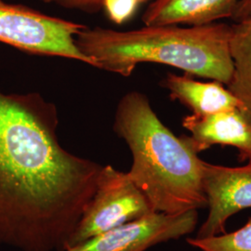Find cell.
Segmentation results:
<instances>
[{
	"label": "cell",
	"mask_w": 251,
	"mask_h": 251,
	"mask_svg": "<svg viewBox=\"0 0 251 251\" xmlns=\"http://www.w3.org/2000/svg\"><path fill=\"white\" fill-rule=\"evenodd\" d=\"M39 93L0 90V249L63 251L102 167L65 150Z\"/></svg>",
	"instance_id": "cell-1"
},
{
	"label": "cell",
	"mask_w": 251,
	"mask_h": 251,
	"mask_svg": "<svg viewBox=\"0 0 251 251\" xmlns=\"http://www.w3.org/2000/svg\"><path fill=\"white\" fill-rule=\"evenodd\" d=\"M114 130L132 154L129 179L154 212L179 214L206 206L203 163L189 136L177 137L139 91L125 94L117 105Z\"/></svg>",
	"instance_id": "cell-2"
},
{
	"label": "cell",
	"mask_w": 251,
	"mask_h": 251,
	"mask_svg": "<svg viewBox=\"0 0 251 251\" xmlns=\"http://www.w3.org/2000/svg\"><path fill=\"white\" fill-rule=\"evenodd\" d=\"M232 25L144 26L131 31L86 27L75 36L90 65L128 76L140 63L166 64L227 85L233 75L229 52Z\"/></svg>",
	"instance_id": "cell-3"
},
{
	"label": "cell",
	"mask_w": 251,
	"mask_h": 251,
	"mask_svg": "<svg viewBox=\"0 0 251 251\" xmlns=\"http://www.w3.org/2000/svg\"><path fill=\"white\" fill-rule=\"evenodd\" d=\"M86 27L0 0V42L25 52L63 57L90 65L75 43V36Z\"/></svg>",
	"instance_id": "cell-4"
},
{
	"label": "cell",
	"mask_w": 251,
	"mask_h": 251,
	"mask_svg": "<svg viewBox=\"0 0 251 251\" xmlns=\"http://www.w3.org/2000/svg\"><path fill=\"white\" fill-rule=\"evenodd\" d=\"M152 212L154 211L147 198L126 172L110 165L103 166L95 192L65 250Z\"/></svg>",
	"instance_id": "cell-5"
},
{
	"label": "cell",
	"mask_w": 251,
	"mask_h": 251,
	"mask_svg": "<svg viewBox=\"0 0 251 251\" xmlns=\"http://www.w3.org/2000/svg\"><path fill=\"white\" fill-rule=\"evenodd\" d=\"M198 210L179 214L152 212L63 251H145L195 231Z\"/></svg>",
	"instance_id": "cell-6"
},
{
	"label": "cell",
	"mask_w": 251,
	"mask_h": 251,
	"mask_svg": "<svg viewBox=\"0 0 251 251\" xmlns=\"http://www.w3.org/2000/svg\"><path fill=\"white\" fill-rule=\"evenodd\" d=\"M203 189L208 215L196 237L225 233L232 216L251 207V160L243 167H225L203 163Z\"/></svg>",
	"instance_id": "cell-7"
},
{
	"label": "cell",
	"mask_w": 251,
	"mask_h": 251,
	"mask_svg": "<svg viewBox=\"0 0 251 251\" xmlns=\"http://www.w3.org/2000/svg\"><path fill=\"white\" fill-rule=\"evenodd\" d=\"M182 126L190 131L189 139L198 153L213 145L232 146L238 150L240 161H251V125L239 110L192 114L183 118Z\"/></svg>",
	"instance_id": "cell-8"
},
{
	"label": "cell",
	"mask_w": 251,
	"mask_h": 251,
	"mask_svg": "<svg viewBox=\"0 0 251 251\" xmlns=\"http://www.w3.org/2000/svg\"><path fill=\"white\" fill-rule=\"evenodd\" d=\"M238 0H151L142 16L145 26L206 25L232 19Z\"/></svg>",
	"instance_id": "cell-9"
},
{
	"label": "cell",
	"mask_w": 251,
	"mask_h": 251,
	"mask_svg": "<svg viewBox=\"0 0 251 251\" xmlns=\"http://www.w3.org/2000/svg\"><path fill=\"white\" fill-rule=\"evenodd\" d=\"M161 86L170 91L171 99L178 100L194 115L206 116L242 109L241 102L218 81L201 82L188 75L169 73Z\"/></svg>",
	"instance_id": "cell-10"
},
{
	"label": "cell",
	"mask_w": 251,
	"mask_h": 251,
	"mask_svg": "<svg viewBox=\"0 0 251 251\" xmlns=\"http://www.w3.org/2000/svg\"><path fill=\"white\" fill-rule=\"evenodd\" d=\"M229 52L233 75L226 86L241 102L240 112L251 125V20L232 25Z\"/></svg>",
	"instance_id": "cell-11"
},
{
	"label": "cell",
	"mask_w": 251,
	"mask_h": 251,
	"mask_svg": "<svg viewBox=\"0 0 251 251\" xmlns=\"http://www.w3.org/2000/svg\"><path fill=\"white\" fill-rule=\"evenodd\" d=\"M64 9L79 10L86 13L103 11L113 24L121 25L133 18L142 5L151 0H40Z\"/></svg>",
	"instance_id": "cell-12"
},
{
	"label": "cell",
	"mask_w": 251,
	"mask_h": 251,
	"mask_svg": "<svg viewBox=\"0 0 251 251\" xmlns=\"http://www.w3.org/2000/svg\"><path fill=\"white\" fill-rule=\"evenodd\" d=\"M186 241L201 251H251V217L246 225L232 233L204 238L188 237Z\"/></svg>",
	"instance_id": "cell-13"
},
{
	"label": "cell",
	"mask_w": 251,
	"mask_h": 251,
	"mask_svg": "<svg viewBox=\"0 0 251 251\" xmlns=\"http://www.w3.org/2000/svg\"><path fill=\"white\" fill-rule=\"evenodd\" d=\"M232 20L235 23L251 20V0L237 1Z\"/></svg>",
	"instance_id": "cell-14"
}]
</instances>
